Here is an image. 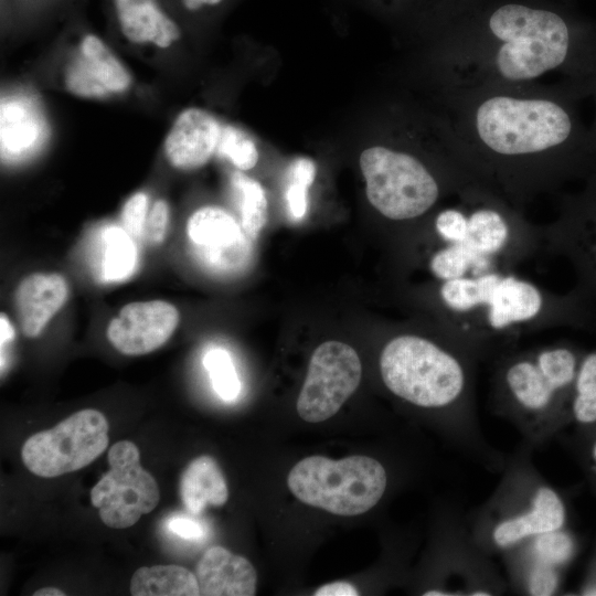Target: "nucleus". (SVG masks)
I'll return each mask as SVG.
<instances>
[{"instance_id":"nucleus-1","label":"nucleus","mask_w":596,"mask_h":596,"mask_svg":"<svg viewBox=\"0 0 596 596\" xmlns=\"http://www.w3.org/2000/svg\"><path fill=\"white\" fill-rule=\"evenodd\" d=\"M584 98L570 79L438 94L475 180L522 212L596 168V145L577 106Z\"/></svg>"},{"instance_id":"nucleus-2","label":"nucleus","mask_w":596,"mask_h":596,"mask_svg":"<svg viewBox=\"0 0 596 596\" xmlns=\"http://www.w3.org/2000/svg\"><path fill=\"white\" fill-rule=\"evenodd\" d=\"M438 94L541 83H582L596 65V22L557 0H464L424 13Z\"/></svg>"},{"instance_id":"nucleus-3","label":"nucleus","mask_w":596,"mask_h":596,"mask_svg":"<svg viewBox=\"0 0 596 596\" xmlns=\"http://www.w3.org/2000/svg\"><path fill=\"white\" fill-rule=\"evenodd\" d=\"M436 297L445 331L476 356L509 347L523 333L596 328V315L574 290L554 294L509 270L439 281Z\"/></svg>"},{"instance_id":"nucleus-4","label":"nucleus","mask_w":596,"mask_h":596,"mask_svg":"<svg viewBox=\"0 0 596 596\" xmlns=\"http://www.w3.org/2000/svg\"><path fill=\"white\" fill-rule=\"evenodd\" d=\"M476 354L450 334L434 340L400 333L383 347L379 368L385 387L421 408L465 411L472 398Z\"/></svg>"},{"instance_id":"nucleus-5","label":"nucleus","mask_w":596,"mask_h":596,"mask_svg":"<svg viewBox=\"0 0 596 596\" xmlns=\"http://www.w3.org/2000/svg\"><path fill=\"white\" fill-rule=\"evenodd\" d=\"M387 483L383 465L368 456L331 459L310 456L289 471L287 486L302 503L337 515L368 512L383 497Z\"/></svg>"},{"instance_id":"nucleus-6","label":"nucleus","mask_w":596,"mask_h":596,"mask_svg":"<svg viewBox=\"0 0 596 596\" xmlns=\"http://www.w3.org/2000/svg\"><path fill=\"white\" fill-rule=\"evenodd\" d=\"M468 217L465 243L483 272L509 270L542 247L541 226L486 185L473 182L460 193Z\"/></svg>"},{"instance_id":"nucleus-7","label":"nucleus","mask_w":596,"mask_h":596,"mask_svg":"<svg viewBox=\"0 0 596 596\" xmlns=\"http://www.w3.org/2000/svg\"><path fill=\"white\" fill-rule=\"evenodd\" d=\"M541 234L542 246L568 262L573 290L596 315V168L581 190L561 196L556 217L541 225Z\"/></svg>"},{"instance_id":"nucleus-8","label":"nucleus","mask_w":596,"mask_h":596,"mask_svg":"<svg viewBox=\"0 0 596 596\" xmlns=\"http://www.w3.org/2000/svg\"><path fill=\"white\" fill-rule=\"evenodd\" d=\"M108 422L103 413L78 411L51 429L26 439L22 461L35 476L53 478L92 464L108 446Z\"/></svg>"},{"instance_id":"nucleus-9","label":"nucleus","mask_w":596,"mask_h":596,"mask_svg":"<svg viewBox=\"0 0 596 596\" xmlns=\"http://www.w3.org/2000/svg\"><path fill=\"white\" fill-rule=\"evenodd\" d=\"M108 464L109 470L91 491L92 504L108 528H130L159 503L158 483L141 467L139 449L130 440H120L110 447Z\"/></svg>"},{"instance_id":"nucleus-10","label":"nucleus","mask_w":596,"mask_h":596,"mask_svg":"<svg viewBox=\"0 0 596 596\" xmlns=\"http://www.w3.org/2000/svg\"><path fill=\"white\" fill-rule=\"evenodd\" d=\"M362 364L356 351L341 341H326L312 352L296 408L308 423L336 415L358 389Z\"/></svg>"},{"instance_id":"nucleus-11","label":"nucleus","mask_w":596,"mask_h":596,"mask_svg":"<svg viewBox=\"0 0 596 596\" xmlns=\"http://www.w3.org/2000/svg\"><path fill=\"white\" fill-rule=\"evenodd\" d=\"M187 234L194 255L210 272L235 274L252 260L253 241L223 207L206 205L194 211L188 220Z\"/></svg>"},{"instance_id":"nucleus-12","label":"nucleus","mask_w":596,"mask_h":596,"mask_svg":"<svg viewBox=\"0 0 596 596\" xmlns=\"http://www.w3.org/2000/svg\"><path fill=\"white\" fill-rule=\"evenodd\" d=\"M498 397L521 415L546 419L568 395L540 366L534 350L507 355L496 373Z\"/></svg>"},{"instance_id":"nucleus-13","label":"nucleus","mask_w":596,"mask_h":596,"mask_svg":"<svg viewBox=\"0 0 596 596\" xmlns=\"http://www.w3.org/2000/svg\"><path fill=\"white\" fill-rule=\"evenodd\" d=\"M180 320L178 309L164 300L125 305L109 321L107 338L125 355H143L162 347Z\"/></svg>"},{"instance_id":"nucleus-14","label":"nucleus","mask_w":596,"mask_h":596,"mask_svg":"<svg viewBox=\"0 0 596 596\" xmlns=\"http://www.w3.org/2000/svg\"><path fill=\"white\" fill-rule=\"evenodd\" d=\"M131 77L108 46L95 34L86 33L66 67L65 85L83 98H102L127 91Z\"/></svg>"},{"instance_id":"nucleus-15","label":"nucleus","mask_w":596,"mask_h":596,"mask_svg":"<svg viewBox=\"0 0 596 596\" xmlns=\"http://www.w3.org/2000/svg\"><path fill=\"white\" fill-rule=\"evenodd\" d=\"M565 507L558 493L549 486H539L526 505L507 514L491 528L490 538L498 549H510L526 540L562 529Z\"/></svg>"},{"instance_id":"nucleus-16","label":"nucleus","mask_w":596,"mask_h":596,"mask_svg":"<svg viewBox=\"0 0 596 596\" xmlns=\"http://www.w3.org/2000/svg\"><path fill=\"white\" fill-rule=\"evenodd\" d=\"M222 126L210 113L188 108L174 120L164 140L169 163L180 170H195L216 152Z\"/></svg>"},{"instance_id":"nucleus-17","label":"nucleus","mask_w":596,"mask_h":596,"mask_svg":"<svg viewBox=\"0 0 596 596\" xmlns=\"http://www.w3.org/2000/svg\"><path fill=\"white\" fill-rule=\"evenodd\" d=\"M120 33L131 43L169 47L181 28L162 0H109Z\"/></svg>"},{"instance_id":"nucleus-18","label":"nucleus","mask_w":596,"mask_h":596,"mask_svg":"<svg viewBox=\"0 0 596 596\" xmlns=\"http://www.w3.org/2000/svg\"><path fill=\"white\" fill-rule=\"evenodd\" d=\"M68 297L66 279L57 273H34L24 277L14 292V306L22 333L41 334Z\"/></svg>"},{"instance_id":"nucleus-19","label":"nucleus","mask_w":596,"mask_h":596,"mask_svg":"<svg viewBox=\"0 0 596 596\" xmlns=\"http://www.w3.org/2000/svg\"><path fill=\"white\" fill-rule=\"evenodd\" d=\"M195 576L200 595L253 596L256 593L257 573L253 564L220 545L204 552Z\"/></svg>"},{"instance_id":"nucleus-20","label":"nucleus","mask_w":596,"mask_h":596,"mask_svg":"<svg viewBox=\"0 0 596 596\" xmlns=\"http://www.w3.org/2000/svg\"><path fill=\"white\" fill-rule=\"evenodd\" d=\"M180 496L193 514L207 505L221 507L228 499L225 477L216 460L207 455L194 458L180 478Z\"/></svg>"},{"instance_id":"nucleus-21","label":"nucleus","mask_w":596,"mask_h":596,"mask_svg":"<svg viewBox=\"0 0 596 596\" xmlns=\"http://www.w3.org/2000/svg\"><path fill=\"white\" fill-rule=\"evenodd\" d=\"M132 596H198L195 574L180 565H153L139 567L129 585Z\"/></svg>"},{"instance_id":"nucleus-22","label":"nucleus","mask_w":596,"mask_h":596,"mask_svg":"<svg viewBox=\"0 0 596 596\" xmlns=\"http://www.w3.org/2000/svg\"><path fill=\"white\" fill-rule=\"evenodd\" d=\"M230 184L240 212V224L245 235L255 241L267 222L268 202L263 185L237 170Z\"/></svg>"},{"instance_id":"nucleus-23","label":"nucleus","mask_w":596,"mask_h":596,"mask_svg":"<svg viewBox=\"0 0 596 596\" xmlns=\"http://www.w3.org/2000/svg\"><path fill=\"white\" fill-rule=\"evenodd\" d=\"M428 268L438 281L485 273L479 258L465 242L444 244L430 256Z\"/></svg>"},{"instance_id":"nucleus-24","label":"nucleus","mask_w":596,"mask_h":596,"mask_svg":"<svg viewBox=\"0 0 596 596\" xmlns=\"http://www.w3.org/2000/svg\"><path fill=\"white\" fill-rule=\"evenodd\" d=\"M34 117L26 108L13 103L1 104V148L2 152H18L28 149L38 135Z\"/></svg>"},{"instance_id":"nucleus-25","label":"nucleus","mask_w":596,"mask_h":596,"mask_svg":"<svg viewBox=\"0 0 596 596\" xmlns=\"http://www.w3.org/2000/svg\"><path fill=\"white\" fill-rule=\"evenodd\" d=\"M571 395L574 418L596 423V350L582 358Z\"/></svg>"},{"instance_id":"nucleus-26","label":"nucleus","mask_w":596,"mask_h":596,"mask_svg":"<svg viewBox=\"0 0 596 596\" xmlns=\"http://www.w3.org/2000/svg\"><path fill=\"white\" fill-rule=\"evenodd\" d=\"M136 251L124 228L111 226L105 233L103 274L105 279L118 280L127 277L134 269Z\"/></svg>"},{"instance_id":"nucleus-27","label":"nucleus","mask_w":596,"mask_h":596,"mask_svg":"<svg viewBox=\"0 0 596 596\" xmlns=\"http://www.w3.org/2000/svg\"><path fill=\"white\" fill-rule=\"evenodd\" d=\"M287 172L288 183L285 190V200L290 216L299 221L307 213L308 190L315 181L317 167L310 158L299 157L289 164Z\"/></svg>"},{"instance_id":"nucleus-28","label":"nucleus","mask_w":596,"mask_h":596,"mask_svg":"<svg viewBox=\"0 0 596 596\" xmlns=\"http://www.w3.org/2000/svg\"><path fill=\"white\" fill-rule=\"evenodd\" d=\"M203 364L215 393L224 401H234L241 392V382L228 352L212 348L205 353Z\"/></svg>"},{"instance_id":"nucleus-29","label":"nucleus","mask_w":596,"mask_h":596,"mask_svg":"<svg viewBox=\"0 0 596 596\" xmlns=\"http://www.w3.org/2000/svg\"><path fill=\"white\" fill-rule=\"evenodd\" d=\"M216 153L227 158L241 171L253 169L258 161V150L252 138L231 125L222 126Z\"/></svg>"},{"instance_id":"nucleus-30","label":"nucleus","mask_w":596,"mask_h":596,"mask_svg":"<svg viewBox=\"0 0 596 596\" xmlns=\"http://www.w3.org/2000/svg\"><path fill=\"white\" fill-rule=\"evenodd\" d=\"M454 204L438 207L432 217V227L444 244L462 243L467 237L468 217L465 204L459 196H455Z\"/></svg>"},{"instance_id":"nucleus-31","label":"nucleus","mask_w":596,"mask_h":596,"mask_svg":"<svg viewBox=\"0 0 596 596\" xmlns=\"http://www.w3.org/2000/svg\"><path fill=\"white\" fill-rule=\"evenodd\" d=\"M573 551V540L562 529L549 531L531 539L533 560L554 567L570 560Z\"/></svg>"},{"instance_id":"nucleus-32","label":"nucleus","mask_w":596,"mask_h":596,"mask_svg":"<svg viewBox=\"0 0 596 596\" xmlns=\"http://www.w3.org/2000/svg\"><path fill=\"white\" fill-rule=\"evenodd\" d=\"M148 213V195L145 192H137L126 201L121 211V223L130 237L141 236Z\"/></svg>"},{"instance_id":"nucleus-33","label":"nucleus","mask_w":596,"mask_h":596,"mask_svg":"<svg viewBox=\"0 0 596 596\" xmlns=\"http://www.w3.org/2000/svg\"><path fill=\"white\" fill-rule=\"evenodd\" d=\"M556 567L534 561L526 574L525 585L531 595H551L556 590Z\"/></svg>"},{"instance_id":"nucleus-34","label":"nucleus","mask_w":596,"mask_h":596,"mask_svg":"<svg viewBox=\"0 0 596 596\" xmlns=\"http://www.w3.org/2000/svg\"><path fill=\"white\" fill-rule=\"evenodd\" d=\"M169 222V206L166 201L158 200L150 209L146 221V236L153 244H160L166 236Z\"/></svg>"},{"instance_id":"nucleus-35","label":"nucleus","mask_w":596,"mask_h":596,"mask_svg":"<svg viewBox=\"0 0 596 596\" xmlns=\"http://www.w3.org/2000/svg\"><path fill=\"white\" fill-rule=\"evenodd\" d=\"M168 528L171 532L185 540H198L204 534V529L200 522L185 517L171 518Z\"/></svg>"},{"instance_id":"nucleus-36","label":"nucleus","mask_w":596,"mask_h":596,"mask_svg":"<svg viewBox=\"0 0 596 596\" xmlns=\"http://www.w3.org/2000/svg\"><path fill=\"white\" fill-rule=\"evenodd\" d=\"M315 596H358V589L348 582H333L322 585L313 593Z\"/></svg>"},{"instance_id":"nucleus-37","label":"nucleus","mask_w":596,"mask_h":596,"mask_svg":"<svg viewBox=\"0 0 596 596\" xmlns=\"http://www.w3.org/2000/svg\"><path fill=\"white\" fill-rule=\"evenodd\" d=\"M383 2V6L392 11H404V10H411V9H423L425 11L430 0H381ZM437 0H434L433 4Z\"/></svg>"},{"instance_id":"nucleus-38","label":"nucleus","mask_w":596,"mask_h":596,"mask_svg":"<svg viewBox=\"0 0 596 596\" xmlns=\"http://www.w3.org/2000/svg\"><path fill=\"white\" fill-rule=\"evenodd\" d=\"M225 0H177L180 8L189 13L220 7Z\"/></svg>"},{"instance_id":"nucleus-39","label":"nucleus","mask_w":596,"mask_h":596,"mask_svg":"<svg viewBox=\"0 0 596 596\" xmlns=\"http://www.w3.org/2000/svg\"><path fill=\"white\" fill-rule=\"evenodd\" d=\"M587 96H592L595 104L594 120L589 127L592 138L596 145V65L593 74L584 83Z\"/></svg>"},{"instance_id":"nucleus-40","label":"nucleus","mask_w":596,"mask_h":596,"mask_svg":"<svg viewBox=\"0 0 596 596\" xmlns=\"http://www.w3.org/2000/svg\"><path fill=\"white\" fill-rule=\"evenodd\" d=\"M0 332L1 350H3L14 338V330L3 313L0 317Z\"/></svg>"},{"instance_id":"nucleus-41","label":"nucleus","mask_w":596,"mask_h":596,"mask_svg":"<svg viewBox=\"0 0 596 596\" xmlns=\"http://www.w3.org/2000/svg\"><path fill=\"white\" fill-rule=\"evenodd\" d=\"M34 596H64L65 593L56 587H44L33 593Z\"/></svg>"},{"instance_id":"nucleus-42","label":"nucleus","mask_w":596,"mask_h":596,"mask_svg":"<svg viewBox=\"0 0 596 596\" xmlns=\"http://www.w3.org/2000/svg\"><path fill=\"white\" fill-rule=\"evenodd\" d=\"M460 1H464V0H437V1L432 6V8L440 7V6H447V4H453V3L460 2Z\"/></svg>"},{"instance_id":"nucleus-43","label":"nucleus","mask_w":596,"mask_h":596,"mask_svg":"<svg viewBox=\"0 0 596 596\" xmlns=\"http://www.w3.org/2000/svg\"><path fill=\"white\" fill-rule=\"evenodd\" d=\"M592 455H593L594 460L596 461V443L593 447Z\"/></svg>"},{"instance_id":"nucleus-44","label":"nucleus","mask_w":596,"mask_h":596,"mask_svg":"<svg viewBox=\"0 0 596 596\" xmlns=\"http://www.w3.org/2000/svg\"><path fill=\"white\" fill-rule=\"evenodd\" d=\"M14 1H18V2H35V1H43V0H14Z\"/></svg>"}]
</instances>
